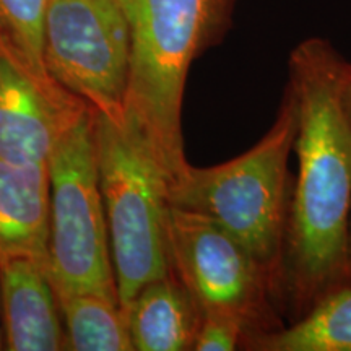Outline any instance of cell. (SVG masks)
Wrapping results in <instances>:
<instances>
[{"label": "cell", "mask_w": 351, "mask_h": 351, "mask_svg": "<svg viewBox=\"0 0 351 351\" xmlns=\"http://www.w3.org/2000/svg\"><path fill=\"white\" fill-rule=\"evenodd\" d=\"M245 351H351V287L337 291L300 322L252 341Z\"/></svg>", "instance_id": "cell-13"}, {"label": "cell", "mask_w": 351, "mask_h": 351, "mask_svg": "<svg viewBox=\"0 0 351 351\" xmlns=\"http://www.w3.org/2000/svg\"><path fill=\"white\" fill-rule=\"evenodd\" d=\"M134 351H192L202 309L173 271L138 289L124 309Z\"/></svg>", "instance_id": "cell-11"}, {"label": "cell", "mask_w": 351, "mask_h": 351, "mask_svg": "<svg viewBox=\"0 0 351 351\" xmlns=\"http://www.w3.org/2000/svg\"><path fill=\"white\" fill-rule=\"evenodd\" d=\"M47 0H0V33L41 75H47L43 59V28Z\"/></svg>", "instance_id": "cell-14"}, {"label": "cell", "mask_w": 351, "mask_h": 351, "mask_svg": "<svg viewBox=\"0 0 351 351\" xmlns=\"http://www.w3.org/2000/svg\"><path fill=\"white\" fill-rule=\"evenodd\" d=\"M47 165L0 160V257L25 256L49 267Z\"/></svg>", "instance_id": "cell-10"}, {"label": "cell", "mask_w": 351, "mask_h": 351, "mask_svg": "<svg viewBox=\"0 0 351 351\" xmlns=\"http://www.w3.org/2000/svg\"><path fill=\"white\" fill-rule=\"evenodd\" d=\"M88 108L38 73L0 33V160L47 165L64 132Z\"/></svg>", "instance_id": "cell-8"}, {"label": "cell", "mask_w": 351, "mask_h": 351, "mask_svg": "<svg viewBox=\"0 0 351 351\" xmlns=\"http://www.w3.org/2000/svg\"><path fill=\"white\" fill-rule=\"evenodd\" d=\"M93 109V108H91ZM96 163L121 307L171 274L169 179L129 117L93 109Z\"/></svg>", "instance_id": "cell-4"}, {"label": "cell", "mask_w": 351, "mask_h": 351, "mask_svg": "<svg viewBox=\"0 0 351 351\" xmlns=\"http://www.w3.org/2000/svg\"><path fill=\"white\" fill-rule=\"evenodd\" d=\"M168 252L171 271L202 314L223 315L241 327L243 351L287 326L258 263L213 219L171 205Z\"/></svg>", "instance_id": "cell-6"}, {"label": "cell", "mask_w": 351, "mask_h": 351, "mask_svg": "<svg viewBox=\"0 0 351 351\" xmlns=\"http://www.w3.org/2000/svg\"><path fill=\"white\" fill-rule=\"evenodd\" d=\"M341 99H343V108L346 116L351 122V64H348L345 72V78H343V91H341Z\"/></svg>", "instance_id": "cell-16"}, {"label": "cell", "mask_w": 351, "mask_h": 351, "mask_svg": "<svg viewBox=\"0 0 351 351\" xmlns=\"http://www.w3.org/2000/svg\"><path fill=\"white\" fill-rule=\"evenodd\" d=\"M57 296L67 351H134L119 301L88 291Z\"/></svg>", "instance_id": "cell-12"}, {"label": "cell", "mask_w": 351, "mask_h": 351, "mask_svg": "<svg viewBox=\"0 0 351 351\" xmlns=\"http://www.w3.org/2000/svg\"><path fill=\"white\" fill-rule=\"evenodd\" d=\"M345 263H346V285H345V288H348V287H351V210H350V219H348V231H346Z\"/></svg>", "instance_id": "cell-17"}, {"label": "cell", "mask_w": 351, "mask_h": 351, "mask_svg": "<svg viewBox=\"0 0 351 351\" xmlns=\"http://www.w3.org/2000/svg\"><path fill=\"white\" fill-rule=\"evenodd\" d=\"M0 350H3V332H2V327H0Z\"/></svg>", "instance_id": "cell-18"}, {"label": "cell", "mask_w": 351, "mask_h": 351, "mask_svg": "<svg viewBox=\"0 0 351 351\" xmlns=\"http://www.w3.org/2000/svg\"><path fill=\"white\" fill-rule=\"evenodd\" d=\"M296 130V96L287 82L274 124L254 147L217 166L189 163L168 187L169 205L213 219L247 249L269 280L276 304L291 199L288 161Z\"/></svg>", "instance_id": "cell-3"}, {"label": "cell", "mask_w": 351, "mask_h": 351, "mask_svg": "<svg viewBox=\"0 0 351 351\" xmlns=\"http://www.w3.org/2000/svg\"><path fill=\"white\" fill-rule=\"evenodd\" d=\"M43 59L52 80L95 111L124 116L130 32L121 0H47Z\"/></svg>", "instance_id": "cell-7"}, {"label": "cell", "mask_w": 351, "mask_h": 351, "mask_svg": "<svg viewBox=\"0 0 351 351\" xmlns=\"http://www.w3.org/2000/svg\"><path fill=\"white\" fill-rule=\"evenodd\" d=\"M47 171L49 275L57 295L88 291L119 301L96 163L93 109L64 132Z\"/></svg>", "instance_id": "cell-5"}, {"label": "cell", "mask_w": 351, "mask_h": 351, "mask_svg": "<svg viewBox=\"0 0 351 351\" xmlns=\"http://www.w3.org/2000/svg\"><path fill=\"white\" fill-rule=\"evenodd\" d=\"M243 345L244 333L238 324L223 315L202 314L195 351H238Z\"/></svg>", "instance_id": "cell-15"}, {"label": "cell", "mask_w": 351, "mask_h": 351, "mask_svg": "<svg viewBox=\"0 0 351 351\" xmlns=\"http://www.w3.org/2000/svg\"><path fill=\"white\" fill-rule=\"evenodd\" d=\"M130 32L125 116L169 184L189 165L182 104L191 65L232 26L236 0H121Z\"/></svg>", "instance_id": "cell-2"}, {"label": "cell", "mask_w": 351, "mask_h": 351, "mask_svg": "<svg viewBox=\"0 0 351 351\" xmlns=\"http://www.w3.org/2000/svg\"><path fill=\"white\" fill-rule=\"evenodd\" d=\"M348 60L328 39L307 38L288 59L296 96L298 176L289 199L278 307L300 322L346 285L351 122L341 99Z\"/></svg>", "instance_id": "cell-1"}, {"label": "cell", "mask_w": 351, "mask_h": 351, "mask_svg": "<svg viewBox=\"0 0 351 351\" xmlns=\"http://www.w3.org/2000/svg\"><path fill=\"white\" fill-rule=\"evenodd\" d=\"M3 350L67 351L59 296L47 263L33 257H0Z\"/></svg>", "instance_id": "cell-9"}]
</instances>
